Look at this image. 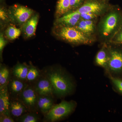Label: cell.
<instances>
[{
    "label": "cell",
    "mask_w": 122,
    "mask_h": 122,
    "mask_svg": "<svg viewBox=\"0 0 122 122\" xmlns=\"http://www.w3.org/2000/svg\"><path fill=\"white\" fill-rule=\"evenodd\" d=\"M8 12L10 20L21 27L34 14L32 10L19 5L10 7Z\"/></svg>",
    "instance_id": "3"
},
{
    "label": "cell",
    "mask_w": 122,
    "mask_h": 122,
    "mask_svg": "<svg viewBox=\"0 0 122 122\" xmlns=\"http://www.w3.org/2000/svg\"><path fill=\"white\" fill-rule=\"evenodd\" d=\"M55 33L61 39L73 44H87L91 43L90 36L74 27L56 26Z\"/></svg>",
    "instance_id": "2"
},
{
    "label": "cell",
    "mask_w": 122,
    "mask_h": 122,
    "mask_svg": "<svg viewBox=\"0 0 122 122\" xmlns=\"http://www.w3.org/2000/svg\"><path fill=\"white\" fill-rule=\"evenodd\" d=\"M8 91L7 86L0 87V115L10 116Z\"/></svg>",
    "instance_id": "12"
},
{
    "label": "cell",
    "mask_w": 122,
    "mask_h": 122,
    "mask_svg": "<svg viewBox=\"0 0 122 122\" xmlns=\"http://www.w3.org/2000/svg\"><path fill=\"white\" fill-rule=\"evenodd\" d=\"M0 122H14V121L10 116L4 115H0Z\"/></svg>",
    "instance_id": "30"
},
{
    "label": "cell",
    "mask_w": 122,
    "mask_h": 122,
    "mask_svg": "<svg viewBox=\"0 0 122 122\" xmlns=\"http://www.w3.org/2000/svg\"><path fill=\"white\" fill-rule=\"evenodd\" d=\"M107 7L105 2L99 0H86L81 7L76 10L80 14L93 13L99 15L103 12Z\"/></svg>",
    "instance_id": "6"
},
{
    "label": "cell",
    "mask_w": 122,
    "mask_h": 122,
    "mask_svg": "<svg viewBox=\"0 0 122 122\" xmlns=\"http://www.w3.org/2000/svg\"><path fill=\"white\" fill-rule=\"evenodd\" d=\"M76 105L75 102L73 101H62L59 104L53 106L46 114V119L52 122L61 119L72 113Z\"/></svg>",
    "instance_id": "4"
},
{
    "label": "cell",
    "mask_w": 122,
    "mask_h": 122,
    "mask_svg": "<svg viewBox=\"0 0 122 122\" xmlns=\"http://www.w3.org/2000/svg\"><path fill=\"white\" fill-rule=\"evenodd\" d=\"M86 0H70V12L79 8L85 3Z\"/></svg>",
    "instance_id": "24"
},
{
    "label": "cell",
    "mask_w": 122,
    "mask_h": 122,
    "mask_svg": "<svg viewBox=\"0 0 122 122\" xmlns=\"http://www.w3.org/2000/svg\"><path fill=\"white\" fill-rule=\"evenodd\" d=\"M74 27L86 35L90 36L94 31L95 25L92 20H85L81 19Z\"/></svg>",
    "instance_id": "14"
},
{
    "label": "cell",
    "mask_w": 122,
    "mask_h": 122,
    "mask_svg": "<svg viewBox=\"0 0 122 122\" xmlns=\"http://www.w3.org/2000/svg\"><path fill=\"white\" fill-rule=\"evenodd\" d=\"M46 75L52 84L54 93L57 95L65 96L72 91L73 86L72 81L61 70L55 69L50 70Z\"/></svg>",
    "instance_id": "1"
},
{
    "label": "cell",
    "mask_w": 122,
    "mask_h": 122,
    "mask_svg": "<svg viewBox=\"0 0 122 122\" xmlns=\"http://www.w3.org/2000/svg\"><path fill=\"white\" fill-rule=\"evenodd\" d=\"M20 79H13L10 84V90L14 93L22 92L25 88L24 83Z\"/></svg>",
    "instance_id": "21"
},
{
    "label": "cell",
    "mask_w": 122,
    "mask_h": 122,
    "mask_svg": "<svg viewBox=\"0 0 122 122\" xmlns=\"http://www.w3.org/2000/svg\"><path fill=\"white\" fill-rule=\"evenodd\" d=\"M98 15L93 13H86L81 14V19L85 20H92L97 17Z\"/></svg>",
    "instance_id": "27"
},
{
    "label": "cell",
    "mask_w": 122,
    "mask_h": 122,
    "mask_svg": "<svg viewBox=\"0 0 122 122\" xmlns=\"http://www.w3.org/2000/svg\"><path fill=\"white\" fill-rule=\"evenodd\" d=\"M35 90L39 96H51L54 93L52 84L47 78L38 81Z\"/></svg>",
    "instance_id": "11"
},
{
    "label": "cell",
    "mask_w": 122,
    "mask_h": 122,
    "mask_svg": "<svg viewBox=\"0 0 122 122\" xmlns=\"http://www.w3.org/2000/svg\"><path fill=\"white\" fill-rule=\"evenodd\" d=\"M40 76V72L36 68L32 66L29 68L27 78L28 81H33L38 78Z\"/></svg>",
    "instance_id": "22"
},
{
    "label": "cell",
    "mask_w": 122,
    "mask_h": 122,
    "mask_svg": "<svg viewBox=\"0 0 122 122\" xmlns=\"http://www.w3.org/2000/svg\"></svg>",
    "instance_id": "32"
},
{
    "label": "cell",
    "mask_w": 122,
    "mask_h": 122,
    "mask_svg": "<svg viewBox=\"0 0 122 122\" xmlns=\"http://www.w3.org/2000/svg\"><path fill=\"white\" fill-rule=\"evenodd\" d=\"M25 111V107L22 103L17 101H12L10 102V111L13 116L20 117Z\"/></svg>",
    "instance_id": "15"
},
{
    "label": "cell",
    "mask_w": 122,
    "mask_h": 122,
    "mask_svg": "<svg viewBox=\"0 0 122 122\" xmlns=\"http://www.w3.org/2000/svg\"><path fill=\"white\" fill-rule=\"evenodd\" d=\"M39 19L38 14H34L21 27L24 37L28 38L35 35Z\"/></svg>",
    "instance_id": "9"
},
{
    "label": "cell",
    "mask_w": 122,
    "mask_h": 122,
    "mask_svg": "<svg viewBox=\"0 0 122 122\" xmlns=\"http://www.w3.org/2000/svg\"><path fill=\"white\" fill-rule=\"evenodd\" d=\"M81 19V14L77 10L69 12L56 18L55 25L56 26L74 27Z\"/></svg>",
    "instance_id": "8"
},
{
    "label": "cell",
    "mask_w": 122,
    "mask_h": 122,
    "mask_svg": "<svg viewBox=\"0 0 122 122\" xmlns=\"http://www.w3.org/2000/svg\"><path fill=\"white\" fill-rule=\"evenodd\" d=\"M37 116L34 114H27L22 115L20 118V122H36L38 121Z\"/></svg>",
    "instance_id": "23"
},
{
    "label": "cell",
    "mask_w": 122,
    "mask_h": 122,
    "mask_svg": "<svg viewBox=\"0 0 122 122\" xmlns=\"http://www.w3.org/2000/svg\"><path fill=\"white\" fill-rule=\"evenodd\" d=\"M120 20V15L116 12H111L107 15L102 21L99 27L103 37H110L118 27Z\"/></svg>",
    "instance_id": "5"
},
{
    "label": "cell",
    "mask_w": 122,
    "mask_h": 122,
    "mask_svg": "<svg viewBox=\"0 0 122 122\" xmlns=\"http://www.w3.org/2000/svg\"><path fill=\"white\" fill-rule=\"evenodd\" d=\"M22 33L21 28H18L14 25L9 26L6 29L5 34L9 40L13 41L17 39Z\"/></svg>",
    "instance_id": "18"
},
{
    "label": "cell",
    "mask_w": 122,
    "mask_h": 122,
    "mask_svg": "<svg viewBox=\"0 0 122 122\" xmlns=\"http://www.w3.org/2000/svg\"><path fill=\"white\" fill-rule=\"evenodd\" d=\"M111 80L117 89L122 94V80L113 76L110 77Z\"/></svg>",
    "instance_id": "25"
},
{
    "label": "cell",
    "mask_w": 122,
    "mask_h": 122,
    "mask_svg": "<svg viewBox=\"0 0 122 122\" xmlns=\"http://www.w3.org/2000/svg\"><path fill=\"white\" fill-rule=\"evenodd\" d=\"M1 1H2V0H0Z\"/></svg>",
    "instance_id": "31"
},
{
    "label": "cell",
    "mask_w": 122,
    "mask_h": 122,
    "mask_svg": "<svg viewBox=\"0 0 122 122\" xmlns=\"http://www.w3.org/2000/svg\"><path fill=\"white\" fill-rule=\"evenodd\" d=\"M70 12V0H58L57 2L56 16V18Z\"/></svg>",
    "instance_id": "16"
},
{
    "label": "cell",
    "mask_w": 122,
    "mask_h": 122,
    "mask_svg": "<svg viewBox=\"0 0 122 122\" xmlns=\"http://www.w3.org/2000/svg\"><path fill=\"white\" fill-rule=\"evenodd\" d=\"M107 67L112 73L122 71V52L117 50L112 49L108 54Z\"/></svg>",
    "instance_id": "7"
},
{
    "label": "cell",
    "mask_w": 122,
    "mask_h": 122,
    "mask_svg": "<svg viewBox=\"0 0 122 122\" xmlns=\"http://www.w3.org/2000/svg\"><path fill=\"white\" fill-rule=\"evenodd\" d=\"M7 41L5 39L4 35L2 33H1L0 35V56L2 55V51L5 46L7 45Z\"/></svg>",
    "instance_id": "28"
},
{
    "label": "cell",
    "mask_w": 122,
    "mask_h": 122,
    "mask_svg": "<svg viewBox=\"0 0 122 122\" xmlns=\"http://www.w3.org/2000/svg\"><path fill=\"white\" fill-rule=\"evenodd\" d=\"M21 94L22 102L26 107L32 109L37 105L38 97L35 89L30 87H25Z\"/></svg>",
    "instance_id": "10"
},
{
    "label": "cell",
    "mask_w": 122,
    "mask_h": 122,
    "mask_svg": "<svg viewBox=\"0 0 122 122\" xmlns=\"http://www.w3.org/2000/svg\"><path fill=\"white\" fill-rule=\"evenodd\" d=\"M10 77L8 69L4 66H0V87L7 86Z\"/></svg>",
    "instance_id": "20"
},
{
    "label": "cell",
    "mask_w": 122,
    "mask_h": 122,
    "mask_svg": "<svg viewBox=\"0 0 122 122\" xmlns=\"http://www.w3.org/2000/svg\"><path fill=\"white\" fill-rule=\"evenodd\" d=\"M0 18L1 20L4 22H7L10 20L8 12V10H6L4 8L1 7L0 9Z\"/></svg>",
    "instance_id": "26"
},
{
    "label": "cell",
    "mask_w": 122,
    "mask_h": 122,
    "mask_svg": "<svg viewBox=\"0 0 122 122\" xmlns=\"http://www.w3.org/2000/svg\"><path fill=\"white\" fill-rule=\"evenodd\" d=\"M50 96H38L37 105L38 109L42 113L47 114L53 107V101Z\"/></svg>",
    "instance_id": "13"
},
{
    "label": "cell",
    "mask_w": 122,
    "mask_h": 122,
    "mask_svg": "<svg viewBox=\"0 0 122 122\" xmlns=\"http://www.w3.org/2000/svg\"><path fill=\"white\" fill-rule=\"evenodd\" d=\"M29 68L24 64L19 63L14 66L13 70V75L18 79L25 80L27 78Z\"/></svg>",
    "instance_id": "17"
},
{
    "label": "cell",
    "mask_w": 122,
    "mask_h": 122,
    "mask_svg": "<svg viewBox=\"0 0 122 122\" xmlns=\"http://www.w3.org/2000/svg\"><path fill=\"white\" fill-rule=\"evenodd\" d=\"M108 54L105 49H102L98 52L95 58V62L97 65L102 67H107Z\"/></svg>",
    "instance_id": "19"
},
{
    "label": "cell",
    "mask_w": 122,
    "mask_h": 122,
    "mask_svg": "<svg viewBox=\"0 0 122 122\" xmlns=\"http://www.w3.org/2000/svg\"><path fill=\"white\" fill-rule=\"evenodd\" d=\"M112 42L117 44H122V29L114 36L112 39Z\"/></svg>",
    "instance_id": "29"
}]
</instances>
